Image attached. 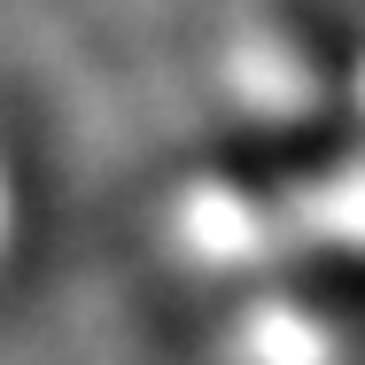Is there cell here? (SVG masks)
I'll list each match as a JSON object with an SVG mask.
<instances>
[{
	"label": "cell",
	"instance_id": "obj_2",
	"mask_svg": "<svg viewBox=\"0 0 365 365\" xmlns=\"http://www.w3.org/2000/svg\"><path fill=\"white\" fill-rule=\"evenodd\" d=\"M272 24L319 101H365V0H272Z\"/></svg>",
	"mask_w": 365,
	"mask_h": 365
},
{
	"label": "cell",
	"instance_id": "obj_1",
	"mask_svg": "<svg viewBox=\"0 0 365 365\" xmlns=\"http://www.w3.org/2000/svg\"><path fill=\"white\" fill-rule=\"evenodd\" d=\"M210 187L241 210H288L365 171V101H303L280 117H249L210 140Z\"/></svg>",
	"mask_w": 365,
	"mask_h": 365
},
{
	"label": "cell",
	"instance_id": "obj_3",
	"mask_svg": "<svg viewBox=\"0 0 365 365\" xmlns=\"http://www.w3.org/2000/svg\"><path fill=\"white\" fill-rule=\"evenodd\" d=\"M280 311L319 334H365V241H295L272 257Z\"/></svg>",
	"mask_w": 365,
	"mask_h": 365
}]
</instances>
